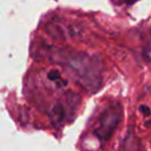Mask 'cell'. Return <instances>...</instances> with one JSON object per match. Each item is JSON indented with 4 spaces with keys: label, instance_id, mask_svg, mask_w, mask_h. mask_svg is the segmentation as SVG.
Segmentation results:
<instances>
[{
    "label": "cell",
    "instance_id": "cell-1",
    "mask_svg": "<svg viewBox=\"0 0 151 151\" xmlns=\"http://www.w3.org/2000/svg\"><path fill=\"white\" fill-rule=\"evenodd\" d=\"M118 122H119L118 110L117 109L106 110V112L103 113V116L100 117V123H99V126L96 131L97 134L100 138H105V139L110 138V136L114 131Z\"/></svg>",
    "mask_w": 151,
    "mask_h": 151
},
{
    "label": "cell",
    "instance_id": "cell-2",
    "mask_svg": "<svg viewBox=\"0 0 151 151\" xmlns=\"http://www.w3.org/2000/svg\"><path fill=\"white\" fill-rule=\"evenodd\" d=\"M140 111H143L145 114H150V110H149V107H147V106L142 105V106H140Z\"/></svg>",
    "mask_w": 151,
    "mask_h": 151
},
{
    "label": "cell",
    "instance_id": "cell-3",
    "mask_svg": "<svg viewBox=\"0 0 151 151\" xmlns=\"http://www.w3.org/2000/svg\"><path fill=\"white\" fill-rule=\"evenodd\" d=\"M124 1H130V0H124Z\"/></svg>",
    "mask_w": 151,
    "mask_h": 151
}]
</instances>
